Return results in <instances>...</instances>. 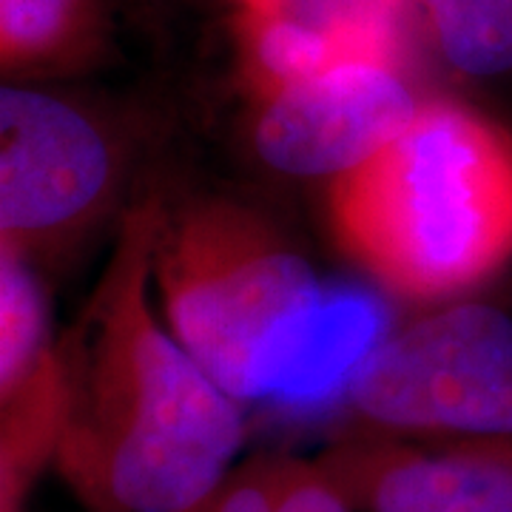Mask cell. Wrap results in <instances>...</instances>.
<instances>
[{
    "label": "cell",
    "mask_w": 512,
    "mask_h": 512,
    "mask_svg": "<svg viewBox=\"0 0 512 512\" xmlns=\"http://www.w3.org/2000/svg\"><path fill=\"white\" fill-rule=\"evenodd\" d=\"M160 222L154 202L128 217L106 274L57 345L55 464L94 512H197L245 441L237 399L151 308Z\"/></svg>",
    "instance_id": "obj_1"
},
{
    "label": "cell",
    "mask_w": 512,
    "mask_h": 512,
    "mask_svg": "<svg viewBox=\"0 0 512 512\" xmlns=\"http://www.w3.org/2000/svg\"><path fill=\"white\" fill-rule=\"evenodd\" d=\"M333 231L390 291L441 299L512 259V134L450 100L330 188Z\"/></svg>",
    "instance_id": "obj_2"
},
{
    "label": "cell",
    "mask_w": 512,
    "mask_h": 512,
    "mask_svg": "<svg viewBox=\"0 0 512 512\" xmlns=\"http://www.w3.org/2000/svg\"><path fill=\"white\" fill-rule=\"evenodd\" d=\"M151 282L165 325L237 402L254 399L262 342L325 291L268 222L222 200L163 217Z\"/></svg>",
    "instance_id": "obj_3"
},
{
    "label": "cell",
    "mask_w": 512,
    "mask_h": 512,
    "mask_svg": "<svg viewBox=\"0 0 512 512\" xmlns=\"http://www.w3.org/2000/svg\"><path fill=\"white\" fill-rule=\"evenodd\" d=\"M379 430L450 441H512V316L456 305L387 336L348 384Z\"/></svg>",
    "instance_id": "obj_4"
},
{
    "label": "cell",
    "mask_w": 512,
    "mask_h": 512,
    "mask_svg": "<svg viewBox=\"0 0 512 512\" xmlns=\"http://www.w3.org/2000/svg\"><path fill=\"white\" fill-rule=\"evenodd\" d=\"M114 157L103 131L37 89L0 92V248L29 254L94 217L109 197Z\"/></svg>",
    "instance_id": "obj_5"
},
{
    "label": "cell",
    "mask_w": 512,
    "mask_h": 512,
    "mask_svg": "<svg viewBox=\"0 0 512 512\" xmlns=\"http://www.w3.org/2000/svg\"><path fill=\"white\" fill-rule=\"evenodd\" d=\"M254 148L296 177H342L393 143L419 114L393 63L356 60L259 97Z\"/></svg>",
    "instance_id": "obj_6"
},
{
    "label": "cell",
    "mask_w": 512,
    "mask_h": 512,
    "mask_svg": "<svg viewBox=\"0 0 512 512\" xmlns=\"http://www.w3.org/2000/svg\"><path fill=\"white\" fill-rule=\"evenodd\" d=\"M60 439V362L43 288L26 256L0 248V512H20Z\"/></svg>",
    "instance_id": "obj_7"
},
{
    "label": "cell",
    "mask_w": 512,
    "mask_h": 512,
    "mask_svg": "<svg viewBox=\"0 0 512 512\" xmlns=\"http://www.w3.org/2000/svg\"><path fill=\"white\" fill-rule=\"evenodd\" d=\"M319 464L367 512H512V441H353Z\"/></svg>",
    "instance_id": "obj_8"
},
{
    "label": "cell",
    "mask_w": 512,
    "mask_h": 512,
    "mask_svg": "<svg viewBox=\"0 0 512 512\" xmlns=\"http://www.w3.org/2000/svg\"><path fill=\"white\" fill-rule=\"evenodd\" d=\"M384 339L387 311L376 296L353 288L322 291L262 342L254 365V399L328 402L348 390Z\"/></svg>",
    "instance_id": "obj_9"
},
{
    "label": "cell",
    "mask_w": 512,
    "mask_h": 512,
    "mask_svg": "<svg viewBox=\"0 0 512 512\" xmlns=\"http://www.w3.org/2000/svg\"><path fill=\"white\" fill-rule=\"evenodd\" d=\"M94 20V0H0L3 69L26 72L77 57Z\"/></svg>",
    "instance_id": "obj_10"
},
{
    "label": "cell",
    "mask_w": 512,
    "mask_h": 512,
    "mask_svg": "<svg viewBox=\"0 0 512 512\" xmlns=\"http://www.w3.org/2000/svg\"><path fill=\"white\" fill-rule=\"evenodd\" d=\"M441 57L467 77L512 74V0H421Z\"/></svg>",
    "instance_id": "obj_11"
},
{
    "label": "cell",
    "mask_w": 512,
    "mask_h": 512,
    "mask_svg": "<svg viewBox=\"0 0 512 512\" xmlns=\"http://www.w3.org/2000/svg\"><path fill=\"white\" fill-rule=\"evenodd\" d=\"M276 512H353V501L322 464L279 461Z\"/></svg>",
    "instance_id": "obj_12"
},
{
    "label": "cell",
    "mask_w": 512,
    "mask_h": 512,
    "mask_svg": "<svg viewBox=\"0 0 512 512\" xmlns=\"http://www.w3.org/2000/svg\"><path fill=\"white\" fill-rule=\"evenodd\" d=\"M276 476L279 461L256 458L222 478L197 512H276Z\"/></svg>",
    "instance_id": "obj_13"
}]
</instances>
